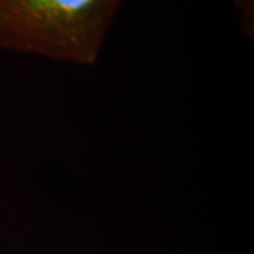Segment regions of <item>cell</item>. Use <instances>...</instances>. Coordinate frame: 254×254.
Masks as SVG:
<instances>
[{"mask_svg": "<svg viewBox=\"0 0 254 254\" xmlns=\"http://www.w3.org/2000/svg\"><path fill=\"white\" fill-rule=\"evenodd\" d=\"M123 0H0V48L93 66Z\"/></svg>", "mask_w": 254, "mask_h": 254, "instance_id": "6da1fadb", "label": "cell"}, {"mask_svg": "<svg viewBox=\"0 0 254 254\" xmlns=\"http://www.w3.org/2000/svg\"><path fill=\"white\" fill-rule=\"evenodd\" d=\"M239 13L240 27L250 40L254 37V0H232Z\"/></svg>", "mask_w": 254, "mask_h": 254, "instance_id": "7a4b0ae2", "label": "cell"}]
</instances>
